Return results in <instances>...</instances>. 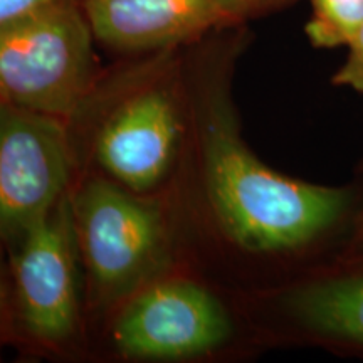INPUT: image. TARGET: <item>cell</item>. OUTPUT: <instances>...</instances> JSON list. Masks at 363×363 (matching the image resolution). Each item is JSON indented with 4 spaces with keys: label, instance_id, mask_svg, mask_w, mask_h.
<instances>
[{
    "label": "cell",
    "instance_id": "obj_1",
    "mask_svg": "<svg viewBox=\"0 0 363 363\" xmlns=\"http://www.w3.org/2000/svg\"><path fill=\"white\" fill-rule=\"evenodd\" d=\"M202 155L208 199L224 233L247 251L279 252L310 242L345 212L347 192L289 179L240 138L222 91H207Z\"/></svg>",
    "mask_w": 363,
    "mask_h": 363
},
{
    "label": "cell",
    "instance_id": "obj_2",
    "mask_svg": "<svg viewBox=\"0 0 363 363\" xmlns=\"http://www.w3.org/2000/svg\"><path fill=\"white\" fill-rule=\"evenodd\" d=\"M93 29L81 0H62L0 27V101L74 115L96 83Z\"/></svg>",
    "mask_w": 363,
    "mask_h": 363
},
{
    "label": "cell",
    "instance_id": "obj_3",
    "mask_svg": "<svg viewBox=\"0 0 363 363\" xmlns=\"http://www.w3.org/2000/svg\"><path fill=\"white\" fill-rule=\"evenodd\" d=\"M71 202L81 261L101 305L130 298L169 264V229L157 202L111 179L86 180Z\"/></svg>",
    "mask_w": 363,
    "mask_h": 363
},
{
    "label": "cell",
    "instance_id": "obj_4",
    "mask_svg": "<svg viewBox=\"0 0 363 363\" xmlns=\"http://www.w3.org/2000/svg\"><path fill=\"white\" fill-rule=\"evenodd\" d=\"M12 323L40 345L65 343L79 318V244L71 194L7 249Z\"/></svg>",
    "mask_w": 363,
    "mask_h": 363
},
{
    "label": "cell",
    "instance_id": "obj_5",
    "mask_svg": "<svg viewBox=\"0 0 363 363\" xmlns=\"http://www.w3.org/2000/svg\"><path fill=\"white\" fill-rule=\"evenodd\" d=\"M62 120L0 101V247L9 249L67 194Z\"/></svg>",
    "mask_w": 363,
    "mask_h": 363
},
{
    "label": "cell",
    "instance_id": "obj_6",
    "mask_svg": "<svg viewBox=\"0 0 363 363\" xmlns=\"http://www.w3.org/2000/svg\"><path fill=\"white\" fill-rule=\"evenodd\" d=\"M233 333L214 294L187 279H155L131 294L113 328L116 350L138 360H180L216 350Z\"/></svg>",
    "mask_w": 363,
    "mask_h": 363
},
{
    "label": "cell",
    "instance_id": "obj_7",
    "mask_svg": "<svg viewBox=\"0 0 363 363\" xmlns=\"http://www.w3.org/2000/svg\"><path fill=\"white\" fill-rule=\"evenodd\" d=\"M180 136L174 89L155 81L126 96L103 121L94 140V157L111 180L143 194L169 174Z\"/></svg>",
    "mask_w": 363,
    "mask_h": 363
},
{
    "label": "cell",
    "instance_id": "obj_8",
    "mask_svg": "<svg viewBox=\"0 0 363 363\" xmlns=\"http://www.w3.org/2000/svg\"><path fill=\"white\" fill-rule=\"evenodd\" d=\"M94 39L118 51H163L249 17L246 0H83Z\"/></svg>",
    "mask_w": 363,
    "mask_h": 363
},
{
    "label": "cell",
    "instance_id": "obj_9",
    "mask_svg": "<svg viewBox=\"0 0 363 363\" xmlns=\"http://www.w3.org/2000/svg\"><path fill=\"white\" fill-rule=\"evenodd\" d=\"M289 306L310 328L363 343V274L303 286L293 293Z\"/></svg>",
    "mask_w": 363,
    "mask_h": 363
},
{
    "label": "cell",
    "instance_id": "obj_10",
    "mask_svg": "<svg viewBox=\"0 0 363 363\" xmlns=\"http://www.w3.org/2000/svg\"><path fill=\"white\" fill-rule=\"evenodd\" d=\"M306 34L316 48L348 45L363 26V0H311Z\"/></svg>",
    "mask_w": 363,
    "mask_h": 363
},
{
    "label": "cell",
    "instance_id": "obj_11",
    "mask_svg": "<svg viewBox=\"0 0 363 363\" xmlns=\"http://www.w3.org/2000/svg\"><path fill=\"white\" fill-rule=\"evenodd\" d=\"M333 83L350 86L363 94V26L348 43L347 61L335 74Z\"/></svg>",
    "mask_w": 363,
    "mask_h": 363
},
{
    "label": "cell",
    "instance_id": "obj_12",
    "mask_svg": "<svg viewBox=\"0 0 363 363\" xmlns=\"http://www.w3.org/2000/svg\"><path fill=\"white\" fill-rule=\"evenodd\" d=\"M62 0H0V27Z\"/></svg>",
    "mask_w": 363,
    "mask_h": 363
},
{
    "label": "cell",
    "instance_id": "obj_13",
    "mask_svg": "<svg viewBox=\"0 0 363 363\" xmlns=\"http://www.w3.org/2000/svg\"><path fill=\"white\" fill-rule=\"evenodd\" d=\"M2 249V247H0ZM12 321V286H11V272L9 267L4 264L2 256H0V342L9 331V323Z\"/></svg>",
    "mask_w": 363,
    "mask_h": 363
},
{
    "label": "cell",
    "instance_id": "obj_14",
    "mask_svg": "<svg viewBox=\"0 0 363 363\" xmlns=\"http://www.w3.org/2000/svg\"><path fill=\"white\" fill-rule=\"evenodd\" d=\"M294 2V0H246L249 16L252 13H259L264 11H272V9H279L288 6V4Z\"/></svg>",
    "mask_w": 363,
    "mask_h": 363
}]
</instances>
